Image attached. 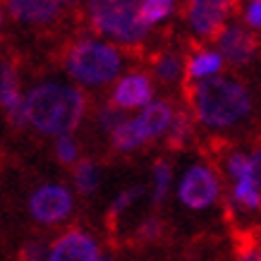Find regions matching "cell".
<instances>
[{"label": "cell", "instance_id": "cell-33", "mask_svg": "<svg viewBox=\"0 0 261 261\" xmlns=\"http://www.w3.org/2000/svg\"><path fill=\"white\" fill-rule=\"evenodd\" d=\"M96 261H111V259H106V256H98V259H96Z\"/></svg>", "mask_w": 261, "mask_h": 261}, {"label": "cell", "instance_id": "cell-9", "mask_svg": "<svg viewBox=\"0 0 261 261\" xmlns=\"http://www.w3.org/2000/svg\"><path fill=\"white\" fill-rule=\"evenodd\" d=\"M216 43H218V53H221L223 63H230L235 67H242L256 56V39L254 34L242 27V24H225L221 29V34L216 36Z\"/></svg>", "mask_w": 261, "mask_h": 261}, {"label": "cell", "instance_id": "cell-17", "mask_svg": "<svg viewBox=\"0 0 261 261\" xmlns=\"http://www.w3.org/2000/svg\"><path fill=\"white\" fill-rule=\"evenodd\" d=\"M72 180H74V187L80 194H91L101 182V168L96 166L94 161L80 159L72 168Z\"/></svg>", "mask_w": 261, "mask_h": 261}, {"label": "cell", "instance_id": "cell-11", "mask_svg": "<svg viewBox=\"0 0 261 261\" xmlns=\"http://www.w3.org/2000/svg\"><path fill=\"white\" fill-rule=\"evenodd\" d=\"M101 256L98 245L84 230H67L50 245L46 261H96Z\"/></svg>", "mask_w": 261, "mask_h": 261}, {"label": "cell", "instance_id": "cell-23", "mask_svg": "<svg viewBox=\"0 0 261 261\" xmlns=\"http://www.w3.org/2000/svg\"><path fill=\"white\" fill-rule=\"evenodd\" d=\"M142 194H144V187H127V190L120 192L118 197L113 199V204H111V221H118L120 216L125 214L127 208L135 204Z\"/></svg>", "mask_w": 261, "mask_h": 261}, {"label": "cell", "instance_id": "cell-32", "mask_svg": "<svg viewBox=\"0 0 261 261\" xmlns=\"http://www.w3.org/2000/svg\"><path fill=\"white\" fill-rule=\"evenodd\" d=\"M60 3H63V5H74L77 0H60Z\"/></svg>", "mask_w": 261, "mask_h": 261}, {"label": "cell", "instance_id": "cell-27", "mask_svg": "<svg viewBox=\"0 0 261 261\" xmlns=\"http://www.w3.org/2000/svg\"><path fill=\"white\" fill-rule=\"evenodd\" d=\"M238 261H261V245L254 240H247L238 249Z\"/></svg>", "mask_w": 261, "mask_h": 261}, {"label": "cell", "instance_id": "cell-18", "mask_svg": "<svg viewBox=\"0 0 261 261\" xmlns=\"http://www.w3.org/2000/svg\"><path fill=\"white\" fill-rule=\"evenodd\" d=\"M177 0H139V17L146 27L166 22L168 17L175 12Z\"/></svg>", "mask_w": 261, "mask_h": 261}, {"label": "cell", "instance_id": "cell-25", "mask_svg": "<svg viewBox=\"0 0 261 261\" xmlns=\"http://www.w3.org/2000/svg\"><path fill=\"white\" fill-rule=\"evenodd\" d=\"M127 115L122 111H118V108H113L111 103H108V106H103L101 111H98V127H101L103 132H108V135H111L113 129H115V127L120 125V122H122V120H125Z\"/></svg>", "mask_w": 261, "mask_h": 261}, {"label": "cell", "instance_id": "cell-12", "mask_svg": "<svg viewBox=\"0 0 261 261\" xmlns=\"http://www.w3.org/2000/svg\"><path fill=\"white\" fill-rule=\"evenodd\" d=\"M5 12L15 22L29 24V27H46L56 22L63 12L60 0H5Z\"/></svg>", "mask_w": 261, "mask_h": 261}, {"label": "cell", "instance_id": "cell-13", "mask_svg": "<svg viewBox=\"0 0 261 261\" xmlns=\"http://www.w3.org/2000/svg\"><path fill=\"white\" fill-rule=\"evenodd\" d=\"M173 115H175V108L168 101H151L132 120H135V127H137V132H139V137L146 144V142L166 137L168 127L173 122Z\"/></svg>", "mask_w": 261, "mask_h": 261}, {"label": "cell", "instance_id": "cell-29", "mask_svg": "<svg viewBox=\"0 0 261 261\" xmlns=\"http://www.w3.org/2000/svg\"><path fill=\"white\" fill-rule=\"evenodd\" d=\"M159 230H161V223L156 221V218H146V221L139 225L137 235H139L142 240H153L156 235H159Z\"/></svg>", "mask_w": 261, "mask_h": 261}, {"label": "cell", "instance_id": "cell-1", "mask_svg": "<svg viewBox=\"0 0 261 261\" xmlns=\"http://www.w3.org/2000/svg\"><path fill=\"white\" fill-rule=\"evenodd\" d=\"M87 115V96L67 82L46 80L24 94V120L48 137L72 135Z\"/></svg>", "mask_w": 261, "mask_h": 261}, {"label": "cell", "instance_id": "cell-16", "mask_svg": "<svg viewBox=\"0 0 261 261\" xmlns=\"http://www.w3.org/2000/svg\"><path fill=\"white\" fill-rule=\"evenodd\" d=\"M108 137H111L113 146H115L118 151H122V153H132V151H137V149H142L144 146V139L139 137V132H137L135 120L132 118H125Z\"/></svg>", "mask_w": 261, "mask_h": 261}, {"label": "cell", "instance_id": "cell-20", "mask_svg": "<svg viewBox=\"0 0 261 261\" xmlns=\"http://www.w3.org/2000/svg\"><path fill=\"white\" fill-rule=\"evenodd\" d=\"M170 185H173V168H170V163L168 161H156L153 168H151V197H153L156 204H161L168 197Z\"/></svg>", "mask_w": 261, "mask_h": 261}, {"label": "cell", "instance_id": "cell-31", "mask_svg": "<svg viewBox=\"0 0 261 261\" xmlns=\"http://www.w3.org/2000/svg\"><path fill=\"white\" fill-rule=\"evenodd\" d=\"M3 24H5V8H3V3H0V32H3Z\"/></svg>", "mask_w": 261, "mask_h": 261}, {"label": "cell", "instance_id": "cell-15", "mask_svg": "<svg viewBox=\"0 0 261 261\" xmlns=\"http://www.w3.org/2000/svg\"><path fill=\"white\" fill-rule=\"evenodd\" d=\"M232 204L242 211H261V190L254 185L252 177L232 180Z\"/></svg>", "mask_w": 261, "mask_h": 261}, {"label": "cell", "instance_id": "cell-2", "mask_svg": "<svg viewBox=\"0 0 261 261\" xmlns=\"http://www.w3.org/2000/svg\"><path fill=\"white\" fill-rule=\"evenodd\" d=\"M192 115L208 129H228L252 113V96L245 84L232 77H211L187 84Z\"/></svg>", "mask_w": 261, "mask_h": 261}, {"label": "cell", "instance_id": "cell-24", "mask_svg": "<svg viewBox=\"0 0 261 261\" xmlns=\"http://www.w3.org/2000/svg\"><path fill=\"white\" fill-rule=\"evenodd\" d=\"M225 173H228L232 180L252 177V175H249V153H245V151H230L228 159H225Z\"/></svg>", "mask_w": 261, "mask_h": 261}, {"label": "cell", "instance_id": "cell-14", "mask_svg": "<svg viewBox=\"0 0 261 261\" xmlns=\"http://www.w3.org/2000/svg\"><path fill=\"white\" fill-rule=\"evenodd\" d=\"M223 58L216 48H199L197 53H192V58L185 63V77L187 84L192 82H204L211 77H218L223 70Z\"/></svg>", "mask_w": 261, "mask_h": 261}, {"label": "cell", "instance_id": "cell-4", "mask_svg": "<svg viewBox=\"0 0 261 261\" xmlns=\"http://www.w3.org/2000/svg\"><path fill=\"white\" fill-rule=\"evenodd\" d=\"M84 12L98 39L120 48L139 46L149 34L139 17V0H87Z\"/></svg>", "mask_w": 261, "mask_h": 261}, {"label": "cell", "instance_id": "cell-30", "mask_svg": "<svg viewBox=\"0 0 261 261\" xmlns=\"http://www.w3.org/2000/svg\"><path fill=\"white\" fill-rule=\"evenodd\" d=\"M249 175H252L254 185L261 190V149L249 153Z\"/></svg>", "mask_w": 261, "mask_h": 261}, {"label": "cell", "instance_id": "cell-21", "mask_svg": "<svg viewBox=\"0 0 261 261\" xmlns=\"http://www.w3.org/2000/svg\"><path fill=\"white\" fill-rule=\"evenodd\" d=\"M192 135V122H190V113L187 111H175L173 115V122H170V127H168V144L173 146V149H180V146H185V142L190 139Z\"/></svg>", "mask_w": 261, "mask_h": 261}, {"label": "cell", "instance_id": "cell-5", "mask_svg": "<svg viewBox=\"0 0 261 261\" xmlns=\"http://www.w3.org/2000/svg\"><path fill=\"white\" fill-rule=\"evenodd\" d=\"M221 197V180L211 166L194 163L182 173L177 182V199L192 211H204Z\"/></svg>", "mask_w": 261, "mask_h": 261}, {"label": "cell", "instance_id": "cell-8", "mask_svg": "<svg viewBox=\"0 0 261 261\" xmlns=\"http://www.w3.org/2000/svg\"><path fill=\"white\" fill-rule=\"evenodd\" d=\"M153 101V82L144 72H127L115 80L111 91V106L118 111H142Z\"/></svg>", "mask_w": 261, "mask_h": 261}, {"label": "cell", "instance_id": "cell-6", "mask_svg": "<svg viewBox=\"0 0 261 261\" xmlns=\"http://www.w3.org/2000/svg\"><path fill=\"white\" fill-rule=\"evenodd\" d=\"M235 10V0H187L185 22L199 39H216L228 24Z\"/></svg>", "mask_w": 261, "mask_h": 261}, {"label": "cell", "instance_id": "cell-10", "mask_svg": "<svg viewBox=\"0 0 261 261\" xmlns=\"http://www.w3.org/2000/svg\"><path fill=\"white\" fill-rule=\"evenodd\" d=\"M0 108L5 113L12 127H24V94H22V82H19V72L12 60H3L0 63Z\"/></svg>", "mask_w": 261, "mask_h": 261}, {"label": "cell", "instance_id": "cell-19", "mask_svg": "<svg viewBox=\"0 0 261 261\" xmlns=\"http://www.w3.org/2000/svg\"><path fill=\"white\" fill-rule=\"evenodd\" d=\"M153 74L163 84H173L185 74V60L177 53H163L153 60Z\"/></svg>", "mask_w": 261, "mask_h": 261}, {"label": "cell", "instance_id": "cell-22", "mask_svg": "<svg viewBox=\"0 0 261 261\" xmlns=\"http://www.w3.org/2000/svg\"><path fill=\"white\" fill-rule=\"evenodd\" d=\"M53 151H56V159L60 161L63 166H74V163L80 161V142L74 139V135L56 137Z\"/></svg>", "mask_w": 261, "mask_h": 261}, {"label": "cell", "instance_id": "cell-28", "mask_svg": "<svg viewBox=\"0 0 261 261\" xmlns=\"http://www.w3.org/2000/svg\"><path fill=\"white\" fill-rule=\"evenodd\" d=\"M46 252L43 242H29L22 249V261H46Z\"/></svg>", "mask_w": 261, "mask_h": 261}, {"label": "cell", "instance_id": "cell-7", "mask_svg": "<svg viewBox=\"0 0 261 261\" xmlns=\"http://www.w3.org/2000/svg\"><path fill=\"white\" fill-rule=\"evenodd\" d=\"M72 192L65 185L58 182H46L32 192L29 197V214L34 221L43 223V225H53V223L65 221L72 214Z\"/></svg>", "mask_w": 261, "mask_h": 261}, {"label": "cell", "instance_id": "cell-3", "mask_svg": "<svg viewBox=\"0 0 261 261\" xmlns=\"http://www.w3.org/2000/svg\"><path fill=\"white\" fill-rule=\"evenodd\" d=\"M125 63V50L98 36H84L74 41L65 53V72L80 89H98L113 84L122 74Z\"/></svg>", "mask_w": 261, "mask_h": 261}, {"label": "cell", "instance_id": "cell-26", "mask_svg": "<svg viewBox=\"0 0 261 261\" xmlns=\"http://www.w3.org/2000/svg\"><path fill=\"white\" fill-rule=\"evenodd\" d=\"M242 19L252 29H261V0H247L245 10H242Z\"/></svg>", "mask_w": 261, "mask_h": 261}]
</instances>
